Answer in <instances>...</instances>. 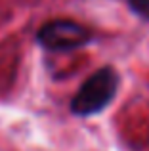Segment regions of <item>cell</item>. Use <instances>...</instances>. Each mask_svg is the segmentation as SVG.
Masks as SVG:
<instances>
[{
    "instance_id": "6da1fadb",
    "label": "cell",
    "mask_w": 149,
    "mask_h": 151,
    "mask_svg": "<svg viewBox=\"0 0 149 151\" xmlns=\"http://www.w3.org/2000/svg\"><path fill=\"white\" fill-rule=\"evenodd\" d=\"M119 90V75L113 67H101L92 73L71 100V111L78 117H92L105 109Z\"/></svg>"
},
{
    "instance_id": "7a4b0ae2",
    "label": "cell",
    "mask_w": 149,
    "mask_h": 151,
    "mask_svg": "<svg viewBox=\"0 0 149 151\" xmlns=\"http://www.w3.org/2000/svg\"><path fill=\"white\" fill-rule=\"evenodd\" d=\"M37 40L50 52H69L88 44L92 31L73 19H52L38 29Z\"/></svg>"
},
{
    "instance_id": "3957f363",
    "label": "cell",
    "mask_w": 149,
    "mask_h": 151,
    "mask_svg": "<svg viewBox=\"0 0 149 151\" xmlns=\"http://www.w3.org/2000/svg\"><path fill=\"white\" fill-rule=\"evenodd\" d=\"M126 2L134 14H138L140 17L149 21V0H126Z\"/></svg>"
}]
</instances>
